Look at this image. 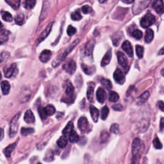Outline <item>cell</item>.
Masks as SVG:
<instances>
[{
	"mask_svg": "<svg viewBox=\"0 0 164 164\" xmlns=\"http://www.w3.org/2000/svg\"><path fill=\"white\" fill-rule=\"evenodd\" d=\"M144 144L143 142L140 139L136 138L134 139L132 144V162L137 163L139 162V160L141 157V155L142 154L144 150Z\"/></svg>",
	"mask_w": 164,
	"mask_h": 164,
	"instance_id": "6da1fadb",
	"label": "cell"
},
{
	"mask_svg": "<svg viewBox=\"0 0 164 164\" xmlns=\"http://www.w3.org/2000/svg\"><path fill=\"white\" fill-rule=\"evenodd\" d=\"M79 42H80L79 39L74 40V42L70 44L69 46H68L66 48H65V49L63 50L61 53L58 55V57L54 60L53 63H52V65H53L54 68L57 67L66 58L67 56L70 53V51L75 47V46L78 43H79Z\"/></svg>",
	"mask_w": 164,
	"mask_h": 164,
	"instance_id": "7a4b0ae2",
	"label": "cell"
},
{
	"mask_svg": "<svg viewBox=\"0 0 164 164\" xmlns=\"http://www.w3.org/2000/svg\"><path fill=\"white\" fill-rule=\"evenodd\" d=\"M74 88L73 84L70 82H68L67 84V87L65 92V96H64L61 101L67 103H73L74 99Z\"/></svg>",
	"mask_w": 164,
	"mask_h": 164,
	"instance_id": "3957f363",
	"label": "cell"
},
{
	"mask_svg": "<svg viewBox=\"0 0 164 164\" xmlns=\"http://www.w3.org/2000/svg\"><path fill=\"white\" fill-rule=\"evenodd\" d=\"M21 113H18L12 119L10 123V129H9V135L10 138L14 137L18 131V121L20 117Z\"/></svg>",
	"mask_w": 164,
	"mask_h": 164,
	"instance_id": "277c9868",
	"label": "cell"
},
{
	"mask_svg": "<svg viewBox=\"0 0 164 164\" xmlns=\"http://www.w3.org/2000/svg\"><path fill=\"white\" fill-rule=\"evenodd\" d=\"M156 21V18L153 15L148 13L145 15V16L142 18L140 21L141 27L144 28H147L153 24Z\"/></svg>",
	"mask_w": 164,
	"mask_h": 164,
	"instance_id": "5b68a950",
	"label": "cell"
},
{
	"mask_svg": "<svg viewBox=\"0 0 164 164\" xmlns=\"http://www.w3.org/2000/svg\"><path fill=\"white\" fill-rule=\"evenodd\" d=\"M150 2V0H137L135 5L133 6V12L135 14H139L146 9Z\"/></svg>",
	"mask_w": 164,
	"mask_h": 164,
	"instance_id": "8992f818",
	"label": "cell"
},
{
	"mask_svg": "<svg viewBox=\"0 0 164 164\" xmlns=\"http://www.w3.org/2000/svg\"><path fill=\"white\" fill-rule=\"evenodd\" d=\"M117 60H118V62H119V65H121L122 68L124 69V72L126 73L129 70L128 58H126L125 55L121 51L117 52Z\"/></svg>",
	"mask_w": 164,
	"mask_h": 164,
	"instance_id": "52a82bcc",
	"label": "cell"
},
{
	"mask_svg": "<svg viewBox=\"0 0 164 164\" xmlns=\"http://www.w3.org/2000/svg\"><path fill=\"white\" fill-rule=\"evenodd\" d=\"M17 74V65L16 64H12L10 66L6 67L4 69V75L5 78H10L12 76H15Z\"/></svg>",
	"mask_w": 164,
	"mask_h": 164,
	"instance_id": "ba28073f",
	"label": "cell"
},
{
	"mask_svg": "<svg viewBox=\"0 0 164 164\" xmlns=\"http://www.w3.org/2000/svg\"><path fill=\"white\" fill-rule=\"evenodd\" d=\"M63 69L69 74H73L76 71V64L74 60H70L63 65Z\"/></svg>",
	"mask_w": 164,
	"mask_h": 164,
	"instance_id": "9c48e42d",
	"label": "cell"
},
{
	"mask_svg": "<svg viewBox=\"0 0 164 164\" xmlns=\"http://www.w3.org/2000/svg\"><path fill=\"white\" fill-rule=\"evenodd\" d=\"M78 128L81 132H87V130L89 128V124L87 118L85 117H80V119L78 120Z\"/></svg>",
	"mask_w": 164,
	"mask_h": 164,
	"instance_id": "30bf717a",
	"label": "cell"
},
{
	"mask_svg": "<svg viewBox=\"0 0 164 164\" xmlns=\"http://www.w3.org/2000/svg\"><path fill=\"white\" fill-rule=\"evenodd\" d=\"M114 78L115 81H116L117 83L120 85H122L125 81L124 74H123L122 70L119 68H117L116 70H115V71L114 72Z\"/></svg>",
	"mask_w": 164,
	"mask_h": 164,
	"instance_id": "8fae6325",
	"label": "cell"
},
{
	"mask_svg": "<svg viewBox=\"0 0 164 164\" xmlns=\"http://www.w3.org/2000/svg\"><path fill=\"white\" fill-rule=\"evenodd\" d=\"M95 45L94 40H90L87 43L83 50L84 55L88 57H92L93 53V49Z\"/></svg>",
	"mask_w": 164,
	"mask_h": 164,
	"instance_id": "7c38bea8",
	"label": "cell"
},
{
	"mask_svg": "<svg viewBox=\"0 0 164 164\" xmlns=\"http://www.w3.org/2000/svg\"><path fill=\"white\" fill-rule=\"evenodd\" d=\"M53 23H51L50 24H49V25H48L47 27L45 28V29H44V30L41 33V34L39 37L38 39H37V43L39 44L48 36V35L50 34V33L52 27H53Z\"/></svg>",
	"mask_w": 164,
	"mask_h": 164,
	"instance_id": "4fadbf2b",
	"label": "cell"
},
{
	"mask_svg": "<svg viewBox=\"0 0 164 164\" xmlns=\"http://www.w3.org/2000/svg\"><path fill=\"white\" fill-rule=\"evenodd\" d=\"M106 93L105 89L102 87H99L96 92V98L100 103H103L106 99Z\"/></svg>",
	"mask_w": 164,
	"mask_h": 164,
	"instance_id": "5bb4252c",
	"label": "cell"
},
{
	"mask_svg": "<svg viewBox=\"0 0 164 164\" xmlns=\"http://www.w3.org/2000/svg\"><path fill=\"white\" fill-rule=\"evenodd\" d=\"M122 47L123 50H124L126 54L128 55L129 57H133V50L132 46V44L128 40L124 41L123 44H122Z\"/></svg>",
	"mask_w": 164,
	"mask_h": 164,
	"instance_id": "9a60e30c",
	"label": "cell"
},
{
	"mask_svg": "<svg viewBox=\"0 0 164 164\" xmlns=\"http://www.w3.org/2000/svg\"><path fill=\"white\" fill-rule=\"evenodd\" d=\"M152 8L156 13L162 14L163 12V0H154L152 5Z\"/></svg>",
	"mask_w": 164,
	"mask_h": 164,
	"instance_id": "2e32d148",
	"label": "cell"
},
{
	"mask_svg": "<svg viewBox=\"0 0 164 164\" xmlns=\"http://www.w3.org/2000/svg\"><path fill=\"white\" fill-rule=\"evenodd\" d=\"M51 55L52 53L50 50H44L40 55L39 60L43 63H46L50 60Z\"/></svg>",
	"mask_w": 164,
	"mask_h": 164,
	"instance_id": "e0dca14e",
	"label": "cell"
},
{
	"mask_svg": "<svg viewBox=\"0 0 164 164\" xmlns=\"http://www.w3.org/2000/svg\"><path fill=\"white\" fill-rule=\"evenodd\" d=\"M24 120L26 122L28 123V124H32V123L35 122V116L30 110H28L26 111L24 116Z\"/></svg>",
	"mask_w": 164,
	"mask_h": 164,
	"instance_id": "ac0fdd59",
	"label": "cell"
},
{
	"mask_svg": "<svg viewBox=\"0 0 164 164\" xmlns=\"http://www.w3.org/2000/svg\"><path fill=\"white\" fill-rule=\"evenodd\" d=\"M49 9H50L49 3H48L47 1L44 2V5H43V7H42V12H41V14L40 16V21H42L43 20L45 19L46 17L47 16V13H48V11H49Z\"/></svg>",
	"mask_w": 164,
	"mask_h": 164,
	"instance_id": "d6986e66",
	"label": "cell"
},
{
	"mask_svg": "<svg viewBox=\"0 0 164 164\" xmlns=\"http://www.w3.org/2000/svg\"><path fill=\"white\" fill-rule=\"evenodd\" d=\"M150 96V93L149 91H146L142 94L140 95L137 100V104L139 105H141L144 104L149 99Z\"/></svg>",
	"mask_w": 164,
	"mask_h": 164,
	"instance_id": "ffe728a7",
	"label": "cell"
},
{
	"mask_svg": "<svg viewBox=\"0 0 164 164\" xmlns=\"http://www.w3.org/2000/svg\"><path fill=\"white\" fill-rule=\"evenodd\" d=\"M111 50H109L106 52V53L105 55L103 58L102 59L101 63V65L102 67H105L108 64H109V63L111 60Z\"/></svg>",
	"mask_w": 164,
	"mask_h": 164,
	"instance_id": "44dd1931",
	"label": "cell"
},
{
	"mask_svg": "<svg viewBox=\"0 0 164 164\" xmlns=\"http://www.w3.org/2000/svg\"><path fill=\"white\" fill-rule=\"evenodd\" d=\"M90 112H91V117L93 119V121H94L95 122H98L99 115V110L97 109L94 106L91 105L90 106Z\"/></svg>",
	"mask_w": 164,
	"mask_h": 164,
	"instance_id": "7402d4cb",
	"label": "cell"
},
{
	"mask_svg": "<svg viewBox=\"0 0 164 164\" xmlns=\"http://www.w3.org/2000/svg\"><path fill=\"white\" fill-rule=\"evenodd\" d=\"M10 33V32L6 29L0 31V44L6 42L9 40Z\"/></svg>",
	"mask_w": 164,
	"mask_h": 164,
	"instance_id": "603a6c76",
	"label": "cell"
},
{
	"mask_svg": "<svg viewBox=\"0 0 164 164\" xmlns=\"http://www.w3.org/2000/svg\"><path fill=\"white\" fill-rule=\"evenodd\" d=\"M1 87L3 95L9 94L10 89V85L8 81H3L1 83Z\"/></svg>",
	"mask_w": 164,
	"mask_h": 164,
	"instance_id": "cb8c5ba5",
	"label": "cell"
},
{
	"mask_svg": "<svg viewBox=\"0 0 164 164\" xmlns=\"http://www.w3.org/2000/svg\"><path fill=\"white\" fill-rule=\"evenodd\" d=\"M69 141L71 143H76L80 140V137L74 129L71 130L69 133Z\"/></svg>",
	"mask_w": 164,
	"mask_h": 164,
	"instance_id": "d4e9b609",
	"label": "cell"
},
{
	"mask_svg": "<svg viewBox=\"0 0 164 164\" xmlns=\"http://www.w3.org/2000/svg\"><path fill=\"white\" fill-rule=\"evenodd\" d=\"M16 146H17V144H16V142H15L14 144L9 145V146H7L5 148V150H4V153H5V155L6 158L10 157L11 154H12V151L14 150V149L16 148Z\"/></svg>",
	"mask_w": 164,
	"mask_h": 164,
	"instance_id": "484cf974",
	"label": "cell"
},
{
	"mask_svg": "<svg viewBox=\"0 0 164 164\" xmlns=\"http://www.w3.org/2000/svg\"><path fill=\"white\" fill-rule=\"evenodd\" d=\"M43 109H44V113H45L47 117L51 116V115H54L55 113V111H56L54 106L51 105H48L45 108H43Z\"/></svg>",
	"mask_w": 164,
	"mask_h": 164,
	"instance_id": "4316f807",
	"label": "cell"
},
{
	"mask_svg": "<svg viewBox=\"0 0 164 164\" xmlns=\"http://www.w3.org/2000/svg\"><path fill=\"white\" fill-rule=\"evenodd\" d=\"M81 68H82V69H83L84 73L85 74H88V75H91V74H94L96 71V68H94V66L90 67V66H88L85 64H82Z\"/></svg>",
	"mask_w": 164,
	"mask_h": 164,
	"instance_id": "83f0119b",
	"label": "cell"
},
{
	"mask_svg": "<svg viewBox=\"0 0 164 164\" xmlns=\"http://www.w3.org/2000/svg\"><path fill=\"white\" fill-rule=\"evenodd\" d=\"M154 38V32L151 29H148L145 35V41L146 43H150Z\"/></svg>",
	"mask_w": 164,
	"mask_h": 164,
	"instance_id": "f1b7e54d",
	"label": "cell"
},
{
	"mask_svg": "<svg viewBox=\"0 0 164 164\" xmlns=\"http://www.w3.org/2000/svg\"><path fill=\"white\" fill-rule=\"evenodd\" d=\"M5 1L14 9H17L21 5V0H5Z\"/></svg>",
	"mask_w": 164,
	"mask_h": 164,
	"instance_id": "f546056e",
	"label": "cell"
},
{
	"mask_svg": "<svg viewBox=\"0 0 164 164\" xmlns=\"http://www.w3.org/2000/svg\"><path fill=\"white\" fill-rule=\"evenodd\" d=\"M68 139H67V138L64 135L60 137V139L57 141V144L59 147L64 148L67 146V145H68Z\"/></svg>",
	"mask_w": 164,
	"mask_h": 164,
	"instance_id": "4dcf8cb0",
	"label": "cell"
},
{
	"mask_svg": "<svg viewBox=\"0 0 164 164\" xmlns=\"http://www.w3.org/2000/svg\"><path fill=\"white\" fill-rule=\"evenodd\" d=\"M35 0H25L23 3V6L26 9H32L35 6Z\"/></svg>",
	"mask_w": 164,
	"mask_h": 164,
	"instance_id": "1f68e13d",
	"label": "cell"
},
{
	"mask_svg": "<svg viewBox=\"0 0 164 164\" xmlns=\"http://www.w3.org/2000/svg\"><path fill=\"white\" fill-rule=\"evenodd\" d=\"M74 128V124H73V122H69L68 125H67L65 126V128L64 129V130L62 131V133H63V135L66 136V135H69V133H70V132L71 131V130H73Z\"/></svg>",
	"mask_w": 164,
	"mask_h": 164,
	"instance_id": "d6a6232c",
	"label": "cell"
},
{
	"mask_svg": "<svg viewBox=\"0 0 164 164\" xmlns=\"http://www.w3.org/2000/svg\"><path fill=\"white\" fill-rule=\"evenodd\" d=\"M1 15L3 19L6 22H11L13 19L12 15H11L9 12H6V11H1Z\"/></svg>",
	"mask_w": 164,
	"mask_h": 164,
	"instance_id": "836d02e7",
	"label": "cell"
},
{
	"mask_svg": "<svg viewBox=\"0 0 164 164\" xmlns=\"http://www.w3.org/2000/svg\"><path fill=\"white\" fill-rule=\"evenodd\" d=\"M35 132V130L32 128H22L21 133L23 136H27Z\"/></svg>",
	"mask_w": 164,
	"mask_h": 164,
	"instance_id": "e575fe53",
	"label": "cell"
},
{
	"mask_svg": "<svg viewBox=\"0 0 164 164\" xmlns=\"http://www.w3.org/2000/svg\"><path fill=\"white\" fill-rule=\"evenodd\" d=\"M101 83L103 85V86L106 88L108 90H110L112 87V84H111L110 80L106 79V78H102L101 80Z\"/></svg>",
	"mask_w": 164,
	"mask_h": 164,
	"instance_id": "d590c367",
	"label": "cell"
},
{
	"mask_svg": "<svg viewBox=\"0 0 164 164\" xmlns=\"http://www.w3.org/2000/svg\"><path fill=\"white\" fill-rule=\"evenodd\" d=\"M119 99V96L117 92H115L114 91H111L110 92L109 94V101L111 102L115 103L118 101V100Z\"/></svg>",
	"mask_w": 164,
	"mask_h": 164,
	"instance_id": "8d00e7d4",
	"label": "cell"
},
{
	"mask_svg": "<svg viewBox=\"0 0 164 164\" xmlns=\"http://www.w3.org/2000/svg\"><path fill=\"white\" fill-rule=\"evenodd\" d=\"M24 16L23 14H19L15 17V22L18 25H22L24 23Z\"/></svg>",
	"mask_w": 164,
	"mask_h": 164,
	"instance_id": "74e56055",
	"label": "cell"
},
{
	"mask_svg": "<svg viewBox=\"0 0 164 164\" xmlns=\"http://www.w3.org/2000/svg\"><path fill=\"white\" fill-rule=\"evenodd\" d=\"M109 137H110L109 133L105 131H103V132H101V136H100L101 142V143L106 142L109 140Z\"/></svg>",
	"mask_w": 164,
	"mask_h": 164,
	"instance_id": "f35d334b",
	"label": "cell"
},
{
	"mask_svg": "<svg viewBox=\"0 0 164 164\" xmlns=\"http://www.w3.org/2000/svg\"><path fill=\"white\" fill-rule=\"evenodd\" d=\"M109 108L107 106H105L101 109V119L102 120H106L108 115L109 114Z\"/></svg>",
	"mask_w": 164,
	"mask_h": 164,
	"instance_id": "ab89813d",
	"label": "cell"
},
{
	"mask_svg": "<svg viewBox=\"0 0 164 164\" xmlns=\"http://www.w3.org/2000/svg\"><path fill=\"white\" fill-rule=\"evenodd\" d=\"M136 53L137 57L139 58H142L144 55V47L140 45L136 46Z\"/></svg>",
	"mask_w": 164,
	"mask_h": 164,
	"instance_id": "60d3db41",
	"label": "cell"
},
{
	"mask_svg": "<svg viewBox=\"0 0 164 164\" xmlns=\"http://www.w3.org/2000/svg\"><path fill=\"white\" fill-rule=\"evenodd\" d=\"M87 98L89 101H92L93 100V97H94V87H89L87 92Z\"/></svg>",
	"mask_w": 164,
	"mask_h": 164,
	"instance_id": "b9f144b4",
	"label": "cell"
},
{
	"mask_svg": "<svg viewBox=\"0 0 164 164\" xmlns=\"http://www.w3.org/2000/svg\"><path fill=\"white\" fill-rule=\"evenodd\" d=\"M53 152L52 151L49 150L47 151V152L46 153L45 156H44V161H46V162H51L53 160Z\"/></svg>",
	"mask_w": 164,
	"mask_h": 164,
	"instance_id": "7bdbcfd3",
	"label": "cell"
},
{
	"mask_svg": "<svg viewBox=\"0 0 164 164\" xmlns=\"http://www.w3.org/2000/svg\"><path fill=\"white\" fill-rule=\"evenodd\" d=\"M70 17H71L72 19L74 21H80L81 19L82 16L79 11H76V12L72 13Z\"/></svg>",
	"mask_w": 164,
	"mask_h": 164,
	"instance_id": "ee69618b",
	"label": "cell"
},
{
	"mask_svg": "<svg viewBox=\"0 0 164 164\" xmlns=\"http://www.w3.org/2000/svg\"><path fill=\"white\" fill-rule=\"evenodd\" d=\"M152 143H153V146L156 149V150H161V149L162 148V144L161 142H160L158 138L156 137L155 139L153 140Z\"/></svg>",
	"mask_w": 164,
	"mask_h": 164,
	"instance_id": "f6af8a7d",
	"label": "cell"
},
{
	"mask_svg": "<svg viewBox=\"0 0 164 164\" xmlns=\"http://www.w3.org/2000/svg\"><path fill=\"white\" fill-rule=\"evenodd\" d=\"M132 36L136 39L140 40L142 37V32L139 30V29H135V30L133 32Z\"/></svg>",
	"mask_w": 164,
	"mask_h": 164,
	"instance_id": "bcb514c9",
	"label": "cell"
},
{
	"mask_svg": "<svg viewBox=\"0 0 164 164\" xmlns=\"http://www.w3.org/2000/svg\"><path fill=\"white\" fill-rule=\"evenodd\" d=\"M110 132L113 133L115 135L119 133V126L117 124H113L110 127Z\"/></svg>",
	"mask_w": 164,
	"mask_h": 164,
	"instance_id": "7dc6e473",
	"label": "cell"
},
{
	"mask_svg": "<svg viewBox=\"0 0 164 164\" xmlns=\"http://www.w3.org/2000/svg\"><path fill=\"white\" fill-rule=\"evenodd\" d=\"M81 10H82V12H83V13L85 14H90V13L92 12V11H93L92 9L91 8L90 6H88V5H84V6H82Z\"/></svg>",
	"mask_w": 164,
	"mask_h": 164,
	"instance_id": "c3c4849f",
	"label": "cell"
},
{
	"mask_svg": "<svg viewBox=\"0 0 164 164\" xmlns=\"http://www.w3.org/2000/svg\"><path fill=\"white\" fill-rule=\"evenodd\" d=\"M68 34L69 36H72L73 35H74L76 33V29L72 27L71 25H70L68 27Z\"/></svg>",
	"mask_w": 164,
	"mask_h": 164,
	"instance_id": "681fc988",
	"label": "cell"
},
{
	"mask_svg": "<svg viewBox=\"0 0 164 164\" xmlns=\"http://www.w3.org/2000/svg\"><path fill=\"white\" fill-rule=\"evenodd\" d=\"M38 111H39V114L40 117H41V119H42V120H44V119H46L47 118L46 115L45 114V113H44V109H43V108L42 106H39V107Z\"/></svg>",
	"mask_w": 164,
	"mask_h": 164,
	"instance_id": "f907efd6",
	"label": "cell"
},
{
	"mask_svg": "<svg viewBox=\"0 0 164 164\" xmlns=\"http://www.w3.org/2000/svg\"><path fill=\"white\" fill-rule=\"evenodd\" d=\"M117 38H116V39H112L113 40V43H114V45L115 46H117L118 44H119V41H120V40H121V37H122V34L121 33V35H119V33H117Z\"/></svg>",
	"mask_w": 164,
	"mask_h": 164,
	"instance_id": "816d5d0a",
	"label": "cell"
},
{
	"mask_svg": "<svg viewBox=\"0 0 164 164\" xmlns=\"http://www.w3.org/2000/svg\"><path fill=\"white\" fill-rule=\"evenodd\" d=\"M112 109L115 111H122L123 110V106L120 104H115L112 106Z\"/></svg>",
	"mask_w": 164,
	"mask_h": 164,
	"instance_id": "f5cc1de1",
	"label": "cell"
},
{
	"mask_svg": "<svg viewBox=\"0 0 164 164\" xmlns=\"http://www.w3.org/2000/svg\"><path fill=\"white\" fill-rule=\"evenodd\" d=\"M158 107H159V109L161 110V111H163V108H164V106H163V101H160L158 102Z\"/></svg>",
	"mask_w": 164,
	"mask_h": 164,
	"instance_id": "db71d44e",
	"label": "cell"
},
{
	"mask_svg": "<svg viewBox=\"0 0 164 164\" xmlns=\"http://www.w3.org/2000/svg\"><path fill=\"white\" fill-rule=\"evenodd\" d=\"M163 124H164V122H163V117L161 118V120H160V131H162L163 129Z\"/></svg>",
	"mask_w": 164,
	"mask_h": 164,
	"instance_id": "11a10c76",
	"label": "cell"
},
{
	"mask_svg": "<svg viewBox=\"0 0 164 164\" xmlns=\"http://www.w3.org/2000/svg\"><path fill=\"white\" fill-rule=\"evenodd\" d=\"M4 137V131L3 129L0 128V140H1Z\"/></svg>",
	"mask_w": 164,
	"mask_h": 164,
	"instance_id": "9f6ffc18",
	"label": "cell"
},
{
	"mask_svg": "<svg viewBox=\"0 0 164 164\" xmlns=\"http://www.w3.org/2000/svg\"><path fill=\"white\" fill-rule=\"evenodd\" d=\"M121 1L123 3H126V4H130V3H132L134 1V0H121Z\"/></svg>",
	"mask_w": 164,
	"mask_h": 164,
	"instance_id": "6f0895ef",
	"label": "cell"
},
{
	"mask_svg": "<svg viewBox=\"0 0 164 164\" xmlns=\"http://www.w3.org/2000/svg\"><path fill=\"white\" fill-rule=\"evenodd\" d=\"M160 53H159L158 54H159V55H163V48L162 47V49L160 50Z\"/></svg>",
	"mask_w": 164,
	"mask_h": 164,
	"instance_id": "680465c9",
	"label": "cell"
},
{
	"mask_svg": "<svg viewBox=\"0 0 164 164\" xmlns=\"http://www.w3.org/2000/svg\"><path fill=\"white\" fill-rule=\"evenodd\" d=\"M98 1H99L101 3H105V1H106L107 0H98Z\"/></svg>",
	"mask_w": 164,
	"mask_h": 164,
	"instance_id": "91938a15",
	"label": "cell"
},
{
	"mask_svg": "<svg viewBox=\"0 0 164 164\" xmlns=\"http://www.w3.org/2000/svg\"><path fill=\"white\" fill-rule=\"evenodd\" d=\"M3 24L1 23V21H0V31H1V29L3 28Z\"/></svg>",
	"mask_w": 164,
	"mask_h": 164,
	"instance_id": "94428289",
	"label": "cell"
},
{
	"mask_svg": "<svg viewBox=\"0 0 164 164\" xmlns=\"http://www.w3.org/2000/svg\"><path fill=\"white\" fill-rule=\"evenodd\" d=\"M163 69H162V70H161V74H162V76H163Z\"/></svg>",
	"mask_w": 164,
	"mask_h": 164,
	"instance_id": "6125c7cd",
	"label": "cell"
},
{
	"mask_svg": "<svg viewBox=\"0 0 164 164\" xmlns=\"http://www.w3.org/2000/svg\"><path fill=\"white\" fill-rule=\"evenodd\" d=\"M1 78H2V76H1V73H0V80H1Z\"/></svg>",
	"mask_w": 164,
	"mask_h": 164,
	"instance_id": "be15d7a7",
	"label": "cell"
},
{
	"mask_svg": "<svg viewBox=\"0 0 164 164\" xmlns=\"http://www.w3.org/2000/svg\"><path fill=\"white\" fill-rule=\"evenodd\" d=\"M0 98H1V96H0Z\"/></svg>",
	"mask_w": 164,
	"mask_h": 164,
	"instance_id": "e7e4bbea",
	"label": "cell"
}]
</instances>
